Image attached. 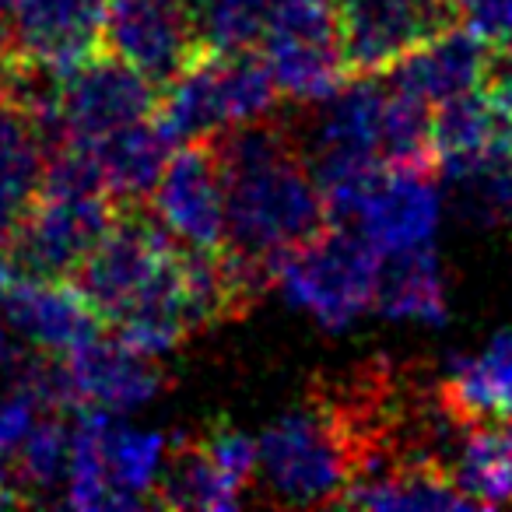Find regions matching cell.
Listing matches in <instances>:
<instances>
[{
  "instance_id": "cell-1",
  "label": "cell",
  "mask_w": 512,
  "mask_h": 512,
  "mask_svg": "<svg viewBox=\"0 0 512 512\" xmlns=\"http://www.w3.org/2000/svg\"><path fill=\"white\" fill-rule=\"evenodd\" d=\"M225 176V246L274 274L281 256L330 225L309 151L292 123L253 120L211 137Z\"/></svg>"
},
{
  "instance_id": "cell-2",
  "label": "cell",
  "mask_w": 512,
  "mask_h": 512,
  "mask_svg": "<svg viewBox=\"0 0 512 512\" xmlns=\"http://www.w3.org/2000/svg\"><path fill=\"white\" fill-rule=\"evenodd\" d=\"M274 102L278 88L260 53L207 50L169 85L158 88L155 120L176 144L211 141L232 127L271 116Z\"/></svg>"
},
{
  "instance_id": "cell-3",
  "label": "cell",
  "mask_w": 512,
  "mask_h": 512,
  "mask_svg": "<svg viewBox=\"0 0 512 512\" xmlns=\"http://www.w3.org/2000/svg\"><path fill=\"white\" fill-rule=\"evenodd\" d=\"M355 477L351 449L337 418L309 397L281 414L256 442V481L267 502L278 505H337Z\"/></svg>"
},
{
  "instance_id": "cell-4",
  "label": "cell",
  "mask_w": 512,
  "mask_h": 512,
  "mask_svg": "<svg viewBox=\"0 0 512 512\" xmlns=\"http://www.w3.org/2000/svg\"><path fill=\"white\" fill-rule=\"evenodd\" d=\"M169 439L116 425L106 411H81L71 428V470L64 502L74 509H141L151 505Z\"/></svg>"
},
{
  "instance_id": "cell-5",
  "label": "cell",
  "mask_w": 512,
  "mask_h": 512,
  "mask_svg": "<svg viewBox=\"0 0 512 512\" xmlns=\"http://www.w3.org/2000/svg\"><path fill=\"white\" fill-rule=\"evenodd\" d=\"M379 253L351 228L330 221L274 264V285L320 327L344 330L376 302Z\"/></svg>"
},
{
  "instance_id": "cell-6",
  "label": "cell",
  "mask_w": 512,
  "mask_h": 512,
  "mask_svg": "<svg viewBox=\"0 0 512 512\" xmlns=\"http://www.w3.org/2000/svg\"><path fill=\"white\" fill-rule=\"evenodd\" d=\"M179 242L162 228L144 200H116L102 239L85 256L71 285L113 327L172 264Z\"/></svg>"
},
{
  "instance_id": "cell-7",
  "label": "cell",
  "mask_w": 512,
  "mask_h": 512,
  "mask_svg": "<svg viewBox=\"0 0 512 512\" xmlns=\"http://www.w3.org/2000/svg\"><path fill=\"white\" fill-rule=\"evenodd\" d=\"M260 50L278 95L292 102H323L348 81L334 0H274Z\"/></svg>"
},
{
  "instance_id": "cell-8",
  "label": "cell",
  "mask_w": 512,
  "mask_h": 512,
  "mask_svg": "<svg viewBox=\"0 0 512 512\" xmlns=\"http://www.w3.org/2000/svg\"><path fill=\"white\" fill-rule=\"evenodd\" d=\"M158 85L127 67L109 50L57 74L53 106V148L67 141H95L120 127L155 116Z\"/></svg>"
},
{
  "instance_id": "cell-9",
  "label": "cell",
  "mask_w": 512,
  "mask_h": 512,
  "mask_svg": "<svg viewBox=\"0 0 512 512\" xmlns=\"http://www.w3.org/2000/svg\"><path fill=\"white\" fill-rule=\"evenodd\" d=\"M334 11L348 78L390 71L428 39L463 25L453 0H334Z\"/></svg>"
},
{
  "instance_id": "cell-10",
  "label": "cell",
  "mask_w": 512,
  "mask_h": 512,
  "mask_svg": "<svg viewBox=\"0 0 512 512\" xmlns=\"http://www.w3.org/2000/svg\"><path fill=\"white\" fill-rule=\"evenodd\" d=\"M102 43L158 88L207 53L197 8L186 0H106Z\"/></svg>"
},
{
  "instance_id": "cell-11",
  "label": "cell",
  "mask_w": 512,
  "mask_h": 512,
  "mask_svg": "<svg viewBox=\"0 0 512 512\" xmlns=\"http://www.w3.org/2000/svg\"><path fill=\"white\" fill-rule=\"evenodd\" d=\"M151 211L183 246H225V176L214 141H190L172 151L151 190Z\"/></svg>"
},
{
  "instance_id": "cell-12",
  "label": "cell",
  "mask_w": 512,
  "mask_h": 512,
  "mask_svg": "<svg viewBox=\"0 0 512 512\" xmlns=\"http://www.w3.org/2000/svg\"><path fill=\"white\" fill-rule=\"evenodd\" d=\"M102 22L106 0H18L0 22V50L64 74L106 50Z\"/></svg>"
},
{
  "instance_id": "cell-13",
  "label": "cell",
  "mask_w": 512,
  "mask_h": 512,
  "mask_svg": "<svg viewBox=\"0 0 512 512\" xmlns=\"http://www.w3.org/2000/svg\"><path fill=\"white\" fill-rule=\"evenodd\" d=\"M0 316L18 337L46 355L67 358L99 337V313L71 281H46L29 274H8L0 285Z\"/></svg>"
},
{
  "instance_id": "cell-14",
  "label": "cell",
  "mask_w": 512,
  "mask_h": 512,
  "mask_svg": "<svg viewBox=\"0 0 512 512\" xmlns=\"http://www.w3.org/2000/svg\"><path fill=\"white\" fill-rule=\"evenodd\" d=\"M64 369L71 386V407L81 411L123 414L165 390V376L155 358L134 351L120 337L116 341L92 337L64 358Z\"/></svg>"
},
{
  "instance_id": "cell-15",
  "label": "cell",
  "mask_w": 512,
  "mask_h": 512,
  "mask_svg": "<svg viewBox=\"0 0 512 512\" xmlns=\"http://www.w3.org/2000/svg\"><path fill=\"white\" fill-rule=\"evenodd\" d=\"M439 190L432 176L421 172H390L372 183L348 225L358 228L379 256L432 246L439 228Z\"/></svg>"
},
{
  "instance_id": "cell-16",
  "label": "cell",
  "mask_w": 512,
  "mask_h": 512,
  "mask_svg": "<svg viewBox=\"0 0 512 512\" xmlns=\"http://www.w3.org/2000/svg\"><path fill=\"white\" fill-rule=\"evenodd\" d=\"M488 53H491L488 39H481L467 25H453L442 36L428 39L425 46L400 57L383 74L390 88L435 106V102L453 99V95L470 92V88H481Z\"/></svg>"
},
{
  "instance_id": "cell-17",
  "label": "cell",
  "mask_w": 512,
  "mask_h": 512,
  "mask_svg": "<svg viewBox=\"0 0 512 512\" xmlns=\"http://www.w3.org/2000/svg\"><path fill=\"white\" fill-rule=\"evenodd\" d=\"M67 144H78V141H67ZM78 148L92 158L102 190L113 200H148L158 176H162L165 162H169L179 144L165 134L155 116H148V120H137L106 137L81 141Z\"/></svg>"
},
{
  "instance_id": "cell-18",
  "label": "cell",
  "mask_w": 512,
  "mask_h": 512,
  "mask_svg": "<svg viewBox=\"0 0 512 512\" xmlns=\"http://www.w3.org/2000/svg\"><path fill=\"white\" fill-rule=\"evenodd\" d=\"M439 400L463 428L512 418V330L498 334L481 355L449 358Z\"/></svg>"
},
{
  "instance_id": "cell-19",
  "label": "cell",
  "mask_w": 512,
  "mask_h": 512,
  "mask_svg": "<svg viewBox=\"0 0 512 512\" xmlns=\"http://www.w3.org/2000/svg\"><path fill=\"white\" fill-rule=\"evenodd\" d=\"M242 498L246 488L207 453L200 435H179L172 446H165V460L151 488V505L225 512L242 505Z\"/></svg>"
},
{
  "instance_id": "cell-20",
  "label": "cell",
  "mask_w": 512,
  "mask_h": 512,
  "mask_svg": "<svg viewBox=\"0 0 512 512\" xmlns=\"http://www.w3.org/2000/svg\"><path fill=\"white\" fill-rule=\"evenodd\" d=\"M0 470L8 477L15 505L57 502L71 470V428L64 425V411H39Z\"/></svg>"
},
{
  "instance_id": "cell-21",
  "label": "cell",
  "mask_w": 512,
  "mask_h": 512,
  "mask_svg": "<svg viewBox=\"0 0 512 512\" xmlns=\"http://www.w3.org/2000/svg\"><path fill=\"white\" fill-rule=\"evenodd\" d=\"M386 320H418L439 327L446 320V288L432 246L379 256L376 302Z\"/></svg>"
},
{
  "instance_id": "cell-22",
  "label": "cell",
  "mask_w": 512,
  "mask_h": 512,
  "mask_svg": "<svg viewBox=\"0 0 512 512\" xmlns=\"http://www.w3.org/2000/svg\"><path fill=\"white\" fill-rule=\"evenodd\" d=\"M449 477L474 505L512 502V418L470 425Z\"/></svg>"
},
{
  "instance_id": "cell-23",
  "label": "cell",
  "mask_w": 512,
  "mask_h": 512,
  "mask_svg": "<svg viewBox=\"0 0 512 512\" xmlns=\"http://www.w3.org/2000/svg\"><path fill=\"white\" fill-rule=\"evenodd\" d=\"M46 165V144L22 113L0 102V242L29 207Z\"/></svg>"
},
{
  "instance_id": "cell-24",
  "label": "cell",
  "mask_w": 512,
  "mask_h": 512,
  "mask_svg": "<svg viewBox=\"0 0 512 512\" xmlns=\"http://www.w3.org/2000/svg\"><path fill=\"white\" fill-rule=\"evenodd\" d=\"M379 162L390 172H421V176L439 172L432 148V106L390 85L379 123Z\"/></svg>"
},
{
  "instance_id": "cell-25",
  "label": "cell",
  "mask_w": 512,
  "mask_h": 512,
  "mask_svg": "<svg viewBox=\"0 0 512 512\" xmlns=\"http://www.w3.org/2000/svg\"><path fill=\"white\" fill-rule=\"evenodd\" d=\"M274 0H200L197 22L211 53L256 50L271 22Z\"/></svg>"
},
{
  "instance_id": "cell-26",
  "label": "cell",
  "mask_w": 512,
  "mask_h": 512,
  "mask_svg": "<svg viewBox=\"0 0 512 512\" xmlns=\"http://www.w3.org/2000/svg\"><path fill=\"white\" fill-rule=\"evenodd\" d=\"M470 186V204L477 211V221L488 225H512V158L498 162L484 176H477Z\"/></svg>"
},
{
  "instance_id": "cell-27",
  "label": "cell",
  "mask_w": 512,
  "mask_h": 512,
  "mask_svg": "<svg viewBox=\"0 0 512 512\" xmlns=\"http://www.w3.org/2000/svg\"><path fill=\"white\" fill-rule=\"evenodd\" d=\"M39 407L32 397H25L15 386H4L0 393V467L11 460L15 446L22 442V435L29 432V425L36 421Z\"/></svg>"
},
{
  "instance_id": "cell-28",
  "label": "cell",
  "mask_w": 512,
  "mask_h": 512,
  "mask_svg": "<svg viewBox=\"0 0 512 512\" xmlns=\"http://www.w3.org/2000/svg\"><path fill=\"white\" fill-rule=\"evenodd\" d=\"M460 15L463 25L488 43H509L512 39V0H467Z\"/></svg>"
},
{
  "instance_id": "cell-29",
  "label": "cell",
  "mask_w": 512,
  "mask_h": 512,
  "mask_svg": "<svg viewBox=\"0 0 512 512\" xmlns=\"http://www.w3.org/2000/svg\"><path fill=\"white\" fill-rule=\"evenodd\" d=\"M15 355L18 351L8 344V334H4V316H0V383H8V372L15 365Z\"/></svg>"
},
{
  "instance_id": "cell-30",
  "label": "cell",
  "mask_w": 512,
  "mask_h": 512,
  "mask_svg": "<svg viewBox=\"0 0 512 512\" xmlns=\"http://www.w3.org/2000/svg\"><path fill=\"white\" fill-rule=\"evenodd\" d=\"M0 505H15V495H11L8 477H4V470H0Z\"/></svg>"
},
{
  "instance_id": "cell-31",
  "label": "cell",
  "mask_w": 512,
  "mask_h": 512,
  "mask_svg": "<svg viewBox=\"0 0 512 512\" xmlns=\"http://www.w3.org/2000/svg\"><path fill=\"white\" fill-rule=\"evenodd\" d=\"M18 0H0V22H4V18H8V11L15 8Z\"/></svg>"
},
{
  "instance_id": "cell-32",
  "label": "cell",
  "mask_w": 512,
  "mask_h": 512,
  "mask_svg": "<svg viewBox=\"0 0 512 512\" xmlns=\"http://www.w3.org/2000/svg\"><path fill=\"white\" fill-rule=\"evenodd\" d=\"M8 274H11V271H8V264H4V260H0V285H4V281H8Z\"/></svg>"
},
{
  "instance_id": "cell-33",
  "label": "cell",
  "mask_w": 512,
  "mask_h": 512,
  "mask_svg": "<svg viewBox=\"0 0 512 512\" xmlns=\"http://www.w3.org/2000/svg\"><path fill=\"white\" fill-rule=\"evenodd\" d=\"M186 4H193V8H197V4H200V0H186Z\"/></svg>"
}]
</instances>
